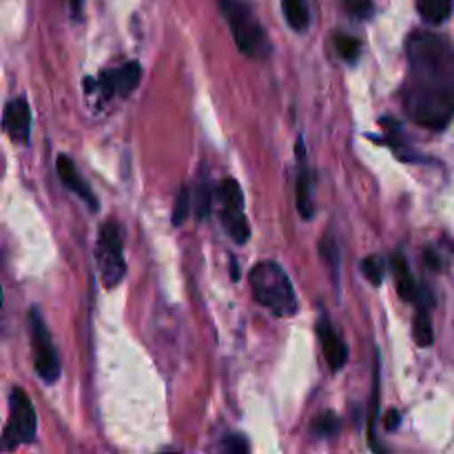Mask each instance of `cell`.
I'll return each instance as SVG.
<instances>
[{
  "instance_id": "obj_1",
  "label": "cell",
  "mask_w": 454,
  "mask_h": 454,
  "mask_svg": "<svg viewBox=\"0 0 454 454\" xmlns=\"http://www.w3.org/2000/svg\"><path fill=\"white\" fill-rule=\"evenodd\" d=\"M406 56L403 109L419 127L442 131L454 115V44L433 31H415Z\"/></svg>"
},
{
  "instance_id": "obj_2",
  "label": "cell",
  "mask_w": 454,
  "mask_h": 454,
  "mask_svg": "<svg viewBox=\"0 0 454 454\" xmlns=\"http://www.w3.org/2000/svg\"><path fill=\"white\" fill-rule=\"evenodd\" d=\"M248 282H251L257 304L269 309L278 317H293L300 309L295 288H293L286 270L275 262H260L253 266L248 273Z\"/></svg>"
},
{
  "instance_id": "obj_3",
  "label": "cell",
  "mask_w": 454,
  "mask_h": 454,
  "mask_svg": "<svg viewBox=\"0 0 454 454\" xmlns=\"http://www.w3.org/2000/svg\"><path fill=\"white\" fill-rule=\"evenodd\" d=\"M220 7L239 51L253 60H264L270 53V43L253 9L244 0H220Z\"/></svg>"
},
{
  "instance_id": "obj_4",
  "label": "cell",
  "mask_w": 454,
  "mask_h": 454,
  "mask_svg": "<svg viewBox=\"0 0 454 454\" xmlns=\"http://www.w3.org/2000/svg\"><path fill=\"white\" fill-rule=\"evenodd\" d=\"M96 260L98 270H100V279L106 288H115L127 275V262H124L122 251V235H120L115 220L105 222L98 233V247H96Z\"/></svg>"
},
{
  "instance_id": "obj_5",
  "label": "cell",
  "mask_w": 454,
  "mask_h": 454,
  "mask_svg": "<svg viewBox=\"0 0 454 454\" xmlns=\"http://www.w3.org/2000/svg\"><path fill=\"white\" fill-rule=\"evenodd\" d=\"M215 202L220 220L226 233L233 238L235 244H244L251 235L247 213H244V193L233 177H224L215 189Z\"/></svg>"
},
{
  "instance_id": "obj_6",
  "label": "cell",
  "mask_w": 454,
  "mask_h": 454,
  "mask_svg": "<svg viewBox=\"0 0 454 454\" xmlns=\"http://www.w3.org/2000/svg\"><path fill=\"white\" fill-rule=\"evenodd\" d=\"M38 433V419L31 406L29 397L22 388H13L9 395V419L4 426V450H12L16 446L31 443Z\"/></svg>"
},
{
  "instance_id": "obj_7",
  "label": "cell",
  "mask_w": 454,
  "mask_h": 454,
  "mask_svg": "<svg viewBox=\"0 0 454 454\" xmlns=\"http://www.w3.org/2000/svg\"><path fill=\"white\" fill-rule=\"evenodd\" d=\"M29 335H31V353H34V371L44 384H56L60 377V357L53 346L51 335L44 326L43 317L35 309L29 313Z\"/></svg>"
},
{
  "instance_id": "obj_8",
  "label": "cell",
  "mask_w": 454,
  "mask_h": 454,
  "mask_svg": "<svg viewBox=\"0 0 454 454\" xmlns=\"http://www.w3.org/2000/svg\"><path fill=\"white\" fill-rule=\"evenodd\" d=\"M142 78V67L137 62H127L115 69L102 71L98 80H84L87 82V91H100L102 98H114V96H129L133 89L137 87Z\"/></svg>"
},
{
  "instance_id": "obj_9",
  "label": "cell",
  "mask_w": 454,
  "mask_h": 454,
  "mask_svg": "<svg viewBox=\"0 0 454 454\" xmlns=\"http://www.w3.org/2000/svg\"><path fill=\"white\" fill-rule=\"evenodd\" d=\"M390 270H393L395 275V282H397V291L399 295H402V300L412 301V304L417 306H433V297H430V293L426 291L421 284H417V279L412 278L411 266H408L406 257H403L402 253H397V255L390 260Z\"/></svg>"
},
{
  "instance_id": "obj_10",
  "label": "cell",
  "mask_w": 454,
  "mask_h": 454,
  "mask_svg": "<svg viewBox=\"0 0 454 454\" xmlns=\"http://www.w3.org/2000/svg\"><path fill=\"white\" fill-rule=\"evenodd\" d=\"M317 337L322 341L324 357H326L331 372L341 371L348 362V346H346L344 337L335 331V326H333L326 315L317 322Z\"/></svg>"
},
{
  "instance_id": "obj_11",
  "label": "cell",
  "mask_w": 454,
  "mask_h": 454,
  "mask_svg": "<svg viewBox=\"0 0 454 454\" xmlns=\"http://www.w3.org/2000/svg\"><path fill=\"white\" fill-rule=\"evenodd\" d=\"M4 131L13 142H27L31 131V109L25 98H13L4 106Z\"/></svg>"
},
{
  "instance_id": "obj_12",
  "label": "cell",
  "mask_w": 454,
  "mask_h": 454,
  "mask_svg": "<svg viewBox=\"0 0 454 454\" xmlns=\"http://www.w3.org/2000/svg\"><path fill=\"white\" fill-rule=\"evenodd\" d=\"M56 171H58V177H60L62 184H65L69 191H74V193L78 195L80 200H84V202H87L89 207L96 211V208H98L96 195H93L91 186L84 182V177L80 176V171L75 168L74 160L67 158V155H58V158H56Z\"/></svg>"
},
{
  "instance_id": "obj_13",
  "label": "cell",
  "mask_w": 454,
  "mask_h": 454,
  "mask_svg": "<svg viewBox=\"0 0 454 454\" xmlns=\"http://www.w3.org/2000/svg\"><path fill=\"white\" fill-rule=\"evenodd\" d=\"M301 158V167H300V176H297V211L309 220L313 217V177H310L309 167L304 164V155Z\"/></svg>"
},
{
  "instance_id": "obj_14",
  "label": "cell",
  "mask_w": 454,
  "mask_h": 454,
  "mask_svg": "<svg viewBox=\"0 0 454 454\" xmlns=\"http://www.w3.org/2000/svg\"><path fill=\"white\" fill-rule=\"evenodd\" d=\"M417 12L428 25H443L452 13V0H417Z\"/></svg>"
},
{
  "instance_id": "obj_15",
  "label": "cell",
  "mask_w": 454,
  "mask_h": 454,
  "mask_svg": "<svg viewBox=\"0 0 454 454\" xmlns=\"http://www.w3.org/2000/svg\"><path fill=\"white\" fill-rule=\"evenodd\" d=\"M284 16L295 31H306L310 25L309 0H282Z\"/></svg>"
},
{
  "instance_id": "obj_16",
  "label": "cell",
  "mask_w": 454,
  "mask_h": 454,
  "mask_svg": "<svg viewBox=\"0 0 454 454\" xmlns=\"http://www.w3.org/2000/svg\"><path fill=\"white\" fill-rule=\"evenodd\" d=\"M412 333L415 341L421 348H428L433 344V324H430V306H417L415 322H412Z\"/></svg>"
},
{
  "instance_id": "obj_17",
  "label": "cell",
  "mask_w": 454,
  "mask_h": 454,
  "mask_svg": "<svg viewBox=\"0 0 454 454\" xmlns=\"http://www.w3.org/2000/svg\"><path fill=\"white\" fill-rule=\"evenodd\" d=\"M340 428H341L340 417H337L333 411H326V412H322V415L315 417L313 426H310V433H313V437L328 439V437H333V434L340 433Z\"/></svg>"
},
{
  "instance_id": "obj_18",
  "label": "cell",
  "mask_w": 454,
  "mask_h": 454,
  "mask_svg": "<svg viewBox=\"0 0 454 454\" xmlns=\"http://www.w3.org/2000/svg\"><path fill=\"white\" fill-rule=\"evenodd\" d=\"M335 51L344 58L346 62L355 65L359 60V53H362V44L357 38L348 34H337L335 35Z\"/></svg>"
},
{
  "instance_id": "obj_19",
  "label": "cell",
  "mask_w": 454,
  "mask_h": 454,
  "mask_svg": "<svg viewBox=\"0 0 454 454\" xmlns=\"http://www.w3.org/2000/svg\"><path fill=\"white\" fill-rule=\"evenodd\" d=\"M362 273H364V278L368 279V282L375 284V286H380V284L384 282V275H386L384 257L368 255L366 260L362 262Z\"/></svg>"
},
{
  "instance_id": "obj_20",
  "label": "cell",
  "mask_w": 454,
  "mask_h": 454,
  "mask_svg": "<svg viewBox=\"0 0 454 454\" xmlns=\"http://www.w3.org/2000/svg\"><path fill=\"white\" fill-rule=\"evenodd\" d=\"M189 211H191V191L184 186L176 200V208H173V217H171L173 224L180 226L182 222L186 220V215H189Z\"/></svg>"
},
{
  "instance_id": "obj_21",
  "label": "cell",
  "mask_w": 454,
  "mask_h": 454,
  "mask_svg": "<svg viewBox=\"0 0 454 454\" xmlns=\"http://www.w3.org/2000/svg\"><path fill=\"white\" fill-rule=\"evenodd\" d=\"M213 204V191L208 189L207 184H200L198 191H195V213H198L200 220L208 215V208Z\"/></svg>"
},
{
  "instance_id": "obj_22",
  "label": "cell",
  "mask_w": 454,
  "mask_h": 454,
  "mask_svg": "<svg viewBox=\"0 0 454 454\" xmlns=\"http://www.w3.org/2000/svg\"><path fill=\"white\" fill-rule=\"evenodd\" d=\"M344 7L350 16L359 18V20H368L372 16V0H344Z\"/></svg>"
},
{
  "instance_id": "obj_23",
  "label": "cell",
  "mask_w": 454,
  "mask_h": 454,
  "mask_svg": "<svg viewBox=\"0 0 454 454\" xmlns=\"http://www.w3.org/2000/svg\"><path fill=\"white\" fill-rule=\"evenodd\" d=\"M222 450L226 452H247L248 450V442L242 437V434H229L222 442Z\"/></svg>"
},
{
  "instance_id": "obj_24",
  "label": "cell",
  "mask_w": 454,
  "mask_h": 454,
  "mask_svg": "<svg viewBox=\"0 0 454 454\" xmlns=\"http://www.w3.org/2000/svg\"><path fill=\"white\" fill-rule=\"evenodd\" d=\"M386 430H395L399 426V412L397 411H390L388 415H386V421H384Z\"/></svg>"
},
{
  "instance_id": "obj_25",
  "label": "cell",
  "mask_w": 454,
  "mask_h": 454,
  "mask_svg": "<svg viewBox=\"0 0 454 454\" xmlns=\"http://www.w3.org/2000/svg\"><path fill=\"white\" fill-rule=\"evenodd\" d=\"M424 257H426V262H428V266H433V269H439V257L437 255H434V253L433 251H426L424 253Z\"/></svg>"
},
{
  "instance_id": "obj_26",
  "label": "cell",
  "mask_w": 454,
  "mask_h": 454,
  "mask_svg": "<svg viewBox=\"0 0 454 454\" xmlns=\"http://www.w3.org/2000/svg\"><path fill=\"white\" fill-rule=\"evenodd\" d=\"M82 3H84V0H69L71 9H74V12H75V13H78V12H80V9H82Z\"/></svg>"
}]
</instances>
